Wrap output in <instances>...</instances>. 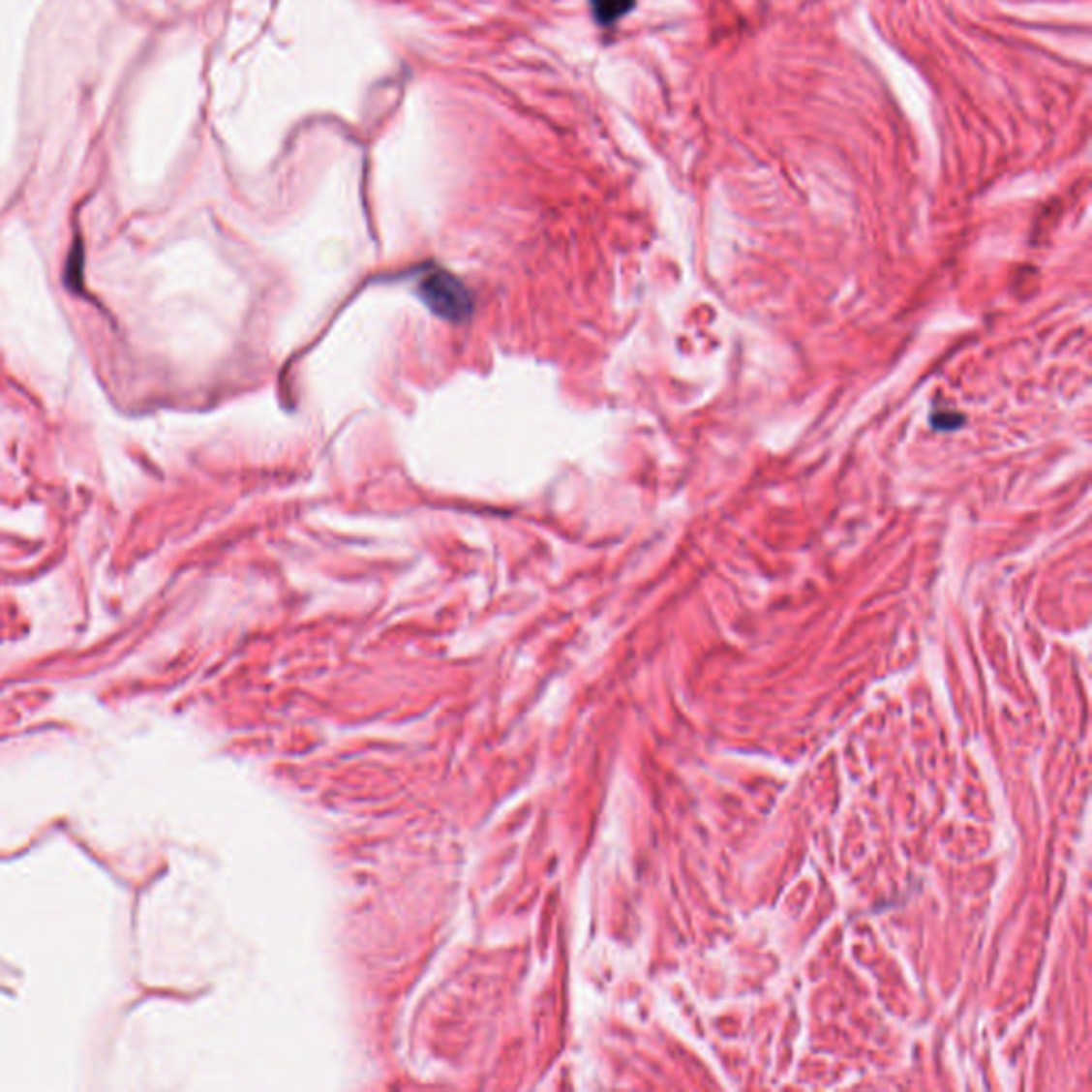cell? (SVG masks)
I'll return each mask as SVG.
<instances>
[{
	"mask_svg": "<svg viewBox=\"0 0 1092 1092\" xmlns=\"http://www.w3.org/2000/svg\"><path fill=\"white\" fill-rule=\"evenodd\" d=\"M421 295L427 306L442 318L459 320L470 314V297L459 280L444 271H434L423 278Z\"/></svg>",
	"mask_w": 1092,
	"mask_h": 1092,
	"instance_id": "cell-1",
	"label": "cell"
},
{
	"mask_svg": "<svg viewBox=\"0 0 1092 1092\" xmlns=\"http://www.w3.org/2000/svg\"><path fill=\"white\" fill-rule=\"evenodd\" d=\"M593 15L600 24H613L634 9V0H592Z\"/></svg>",
	"mask_w": 1092,
	"mask_h": 1092,
	"instance_id": "cell-2",
	"label": "cell"
}]
</instances>
